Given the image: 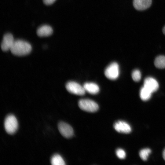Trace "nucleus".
Returning a JSON list of instances; mask_svg holds the SVG:
<instances>
[{
  "mask_svg": "<svg viewBox=\"0 0 165 165\" xmlns=\"http://www.w3.org/2000/svg\"><path fill=\"white\" fill-rule=\"evenodd\" d=\"M56 0H43V3L46 5H50L53 3Z\"/></svg>",
  "mask_w": 165,
  "mask_h": 165,
  "instance_id": "nucleus-19",
  "label": "nucleus"
},
{
  "mask_svg": "<svg viewBox=\"0 0 165 165\" xmlns=\"http://www.w3.org/2000/svg\"><path fill=\"white\" fill-rule=\"evenodd\" d=\"M78 105L82 110L89 112H94L97 111L99 108L98 104L94 101L89 99L80 100Z\"/></svg>",
  "mask_w": 165,
  "mask_h": 165,
  "instance_id": "nucleus-3",
  "label": "nucleus"
},
{
  "mask_svg": "<svg viewBox=\"0 0 165 165\" xmlns=\"http://www.w3.org/2000/svg\"><path fill=\"white\" fill-rule=\"evenodd\" d=\"M151 151L148 148H145L141 150L139 152V156L144 161L146 160L151 153Z\"/></svg>",
  "mask_w": 165,
  "mask_h": 165,
  "instance_id": "nucleus-16",
  "label": "nucleus"
},
{
  "mask_svg": "<svg viewBox=\"0 0 165 165\" xmlns=\"http://www.w3.org/2000/svg\"><path fill=\"white\" fill-rule=\"evenodd\" d=\"M163 33L165 35V26L164 27L163 29Z\"/></svg>",
  "mask_w": 165,
  "mask_h": 165,
  "instance_id": "nucleus-21",
  "label": "nucleus"
},
{
  "mask_svg": "<svg viewBox=\"0 0 165 165\" xmlns=\"http://www.w3.org/2000/svg\"><path fill=\"white\" fill-rule=\"evenodd\" d=\"M53 165H64L65 162L62 157L59 154H56L52 156L51 160Z\"/></svg>",
  "mask_w": 165,
  "mask_h": 165,
  "instance_id": "nucleus-13",
  "label": "nucleus"
},
{
  "mask_svg": "<svg viewBox=\"0 0 165 165\" xmlns=\"http://www.w3.org/2000/svg\"><path fill=\"white\" fill-rule=\"evenodd\" d=\"M4 124L6 131L10 134L15 133L18 128L17 120L15 116L13 115H9L6 116Z\"/></svg>",
  "mask_w": 165,
  "mask_h": 165,
  "instance_id": "nucleus-2",
  "label": "nucleus"
},
{
  "mask_svg": "<svg viewBox=\"0 0 165 165\" xmlns=\"http://www.w3.org/2000/svg\"><path fill=\"white\" fill-rule=\"evenodd\" d=\"M163 158L165 160V149L163 150Z\"/></svg>",
  "mask_w": 165,
  "mask_h": 165,
  "instance_id": "nucleus-20",
  "label": "nucleus"
},
{
  "mask_svg": "<svg viewBox=\"0 0 165 165\" xmlns=\"http://www.w3.org/2000/svg\"><path fill=\"white\" fill-rule=\"evenodd\" d=\"M83 86L86 92L92 94H97L100 90L98 86L94 82L85 83L84 84Z\"/></svg>",
  "mask_w": 165,
  "mask_h": 165,
  "instance_id": "nucleus-12",
  "label": "nucleus"
},
{
  "mask_svg": "<svg viewBox=\"0 0 165 165\" xmlns=\"http://www.w3.org/2000/svg\"><path fill=\"white\" fill-rule=\"evenodd\" d=\"M53 33V29L50 26L43 25L37 29V34L39 37H46L50 35Z\"/></svg>",
  "mask_w": 165,
  "mask_h": 165,
  "instance_id": "nucleus-11",
  "label": "nucleus"
},
{
  "mask_svg": "<svg viewBox=\"0 0 165 165\" xmlns=\"http://www.w3.org/2000/svg\"><path fill=\"white\" fill-rule=\"evenodd\" d=\"M105 76L110 80H115L119 77V66L116 62H112L106 68L104 72Z\"/></svg>",
  "mask_w": 165,
  "mask_h": 165,
  "instance_id": "nucleus-4",
  "label": "nucleus"
},
{
  "mask_svg": "<svg viewBox=\"0 0 165 165\" xmlns=\"http://www.w3.org/2000/svg\"><path fill=\"white\" fill-rule=\"evenodd\" d=\"M115 129L118 132L128 134L131 131L130 125L127 122L123 121H118L116 122L113 125Z\"/></svg>",
  "mask_w": 165,
  "mask_h": 165,
  "instance_id": "nucleus-8",
  "label": "nucleus"
},
{
  "mask_svg": "<svg viewBox=\"0 0 165 165\" xmlns=\"http://www.w3.org/2000/svg\"><path fill=\"white\" fill-rule=\"evenodd\" d=\"M152 93L144 86L141 89L140 97L141 100L144 101L149 100Z\"/></svg>",
  "mask_w": 165,
  "mask_h": 165,
  "instance_id": "nucleus-14",
  "label": "nucleus"
},
{
  "mask_svg": "<svg viewBox=\"0 0 165 165\" xmlns=\"http://www.w3.org/2000/svg\"><path fill=\"white\" fill-rule=\"evenodd\" d=\"M58 129L61 134L64 137L69 138L73 134V130L69 124L64 122H60L58 126Z\"/></svg>",
  "mask_w": 165,
  "mask_h": 165,
  "instance_id": "nucleus-6",
  "label": "nucleus"
},
{
  "mask_svg": "<svg viewBox=\"0 0 165 165\" xmlns=\"http://www.w3.org/2000/svg\"><path fill=\"white\" fill-rule=\"evenodd\" d=\"M152 93L156 91L159 88L157 81L153 78H146L144 81V86Z\"/></svg>",
  "mask_w": 165,
  "mask_h": 165,
  "instance_id": "nucleus-9",
  "label": "nucleus"
},
{
  "mask_svg": "<svg viewBox=\"0 0 165 165\" xmlns=\"http://www.w3.org/2000/svg\"><path fill=\"white\" fill-rule=\"evenodd\" d=\"M31 46L28 42L21 40H15L10 51L14 55L22 56L29 54L31 50Z\"/></svg>",
  "mask_w": 165,
  "mask_h": 165,
  "instance_id": "nucleus-1",
  "label": "nucleus"
},
{
  "mask_svg": "<svg viewBox=\"0 0 165 165\" xmlns=\"http://www.w3.org/2000/svg\"><path fill=\"white\" fill-rule=\"evenodd\" d=\"M66 88L70 93L78 95H83L86 92L83 86L74 81L68 82L66 85Z\"/></svg>",
  "mask_w": 165,
  "mask_h": 165,
  "instance_id": "nucleus-5",
  "label": "nucleus"
},
{
  "mask_svg": "<svg viewBox=\"0 0 165 165\" xmlns=\"http://www.w3.org/2000/svg\"><path fill=\"white\" fill-rule=\"evenodd\" d=\"M155 66L159 68H165V56H159L157 57L154 61Z\"/></svg>",
  "mask_w": 165,
  "mask_h": 165,
  "instance_id": "nucleus-15",
  "label": "nucleus"
},
{
  "mask_svg": "<svg viewBox=\"0 0 165 165\" xmlns=\"http://www.w3.org/2000/svg\"><path fill=\"white\" fill-rule=\"evenodd\" d=\"M132 77L134 81H139L141 78V74L140 71L138 69L133 71L132 73Z\"/></svg>",
  "mask_w": 165,
  "mask_h": 165,
  "instance_id": "nucleus-17",
  "label": "nucleus"
},
{
  "mask_svg": "<svg viewBox=\"0 0 165 165\" xmlns=\"http://www.w3.org/2000/svg\"><path fill=\"white\" fill-rule=\"evenodd\" d=\"M14 41L13 37L11 34L7 33L5 35L1 44L2 50L7 51L10 50Z\"/></svg>",
  "mask_w": 165,
  "mask_h": 165,
  "instance_id": "nucleus-7",
  "label": "nucleus"
},
{
  "mask_svg": "<svg viewBox=\"0 0 165 165\" xmlns=\"http://www.w3.org/2000/svg\"><path fill=\"white\" fill-rule=\"evenodd\" d=\"M116 154L117 156L120 159H124L126 156L125 151L121 148L117 149L116 151Z\"/></svg>",
  "mask_w": 165,
  "mask_h": 165,
  "instance_id": "nucleus-18",
  "label": "nucleus"
},
{
  "mask_svg": "<svg viewBox=\"0 0 165 165\" xmlns=\"http://www.w3.org/2000/svg\"><path fill=\"white\" fill-rule=\"evenodd\" d=\"M152 4V0H133L135 8L138 10H143L149 8Z\"/></svg>",
  "mask_w": 165,
  "mask_h": 165,
  "instance_id": "nucleus-10",
  "label": "nucleus"
}]
</instances>
